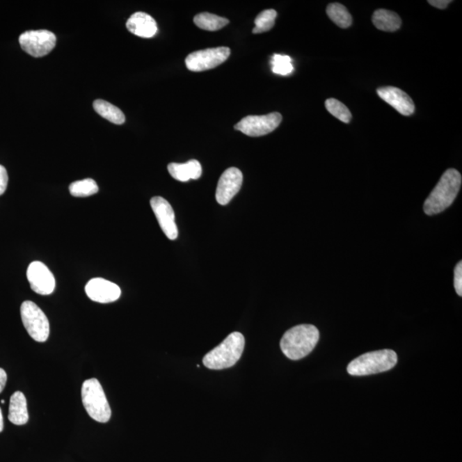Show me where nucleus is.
I'll list each match as a JSON object with an SVG mask.
<instances>
[{"mask_svg": "<svg viewBox=\"0 0 462 462\" xmlns=\"http://www.w3.org/2000/svg\"><path fill=\"white\" fill-rule=\"evenodd\" d=\"M22 321L33 340L46 342L49 337L50 324L47 317L33 301H26L21 305Z\"/></svg>", "mask_w": 462, "mask_h": 462, "instance_id": "nucleus-6", "label": "nucleus"}, {"mask_svg": "<svg viewBox=\"0 0 462 462\" xmlns=\"http://www.w3.org/2000/svg\"><path fill=\"white\" fill-rule=\"evenodd\" d=\"M7 381V374L3 369L0 368V393L5 389Z\"/></svg>", "mask_w": 462, "mask_h": 462, "instance_id": "nucleus-29", "label": "nucleus"}, {"mask_svg": "<svg viewBox=\"0 0 462 462\" xmlns=\"http://www.w3.org/2000/svg\"><path fill=\"white\" fill-rule=\"evenodd\" d=\"M94 108L97 113L115 125H122L125 122V116L117 106L103 99H96Z\"/></svg>", "mask_w": 462, "mask_h": 462, "instance_id": "nucleus-19", "label": "nucleus"}, {"mask_svg": "<svg viewBox=\"0 0 462 462\" xmlns=\"http://www.w3.org/2000/svg\"><path fill=\"white\" fill-rule=\"evenodd\" d=\"M230 55V49L225 47L193 51L186 58V66L190 72H205L221 65L228 59Z\"/></svg>", "mask_w": 462, "mask_h": 462, "instance_id": "nucleus-7", "label": "nucleus"}, {"mask_svg": "<svg viewBox=\"0 0 462 462\" xmlns=\"http://www.w3.org/2000/svg\"><path fill=\"white\" fill-rule=\"evenodd\" d=\"M126 27L130 33L141 38H152L158 31L157 22L145 13L133 14L127 21Z\"/></svg>", "mask_w": 462, "mask_h": 462, "instance_id": "nucleus-15", "label": "nucleus"}, {"mask_svg": "<svg viewBox=\"0 0 462 462\" xmlns=\"http://www.w3.org/2000/svg\"><path fill=\"white\" fill-rule=\"evenodd\" d=\"M461 175L456 169H449L443 173L440 180L424 201V212L433 216L452 206L461 186Z\"/></svg>", "mask_w": 462, "mask_h": 462, "instance_id": "nucleus-1", "label": "nucleus"}, {"mask_svg": "<svg viewBox=\"0 0 462 462\" xmlns=\"http://www.w3.org/2000/svg\"><path fill=\"white\" fill-rule=\"evenodd\" d=\"M397 353L391 349L369 352L349 364L346 371L352 376H367L387 372L396 366Z\"/></svg>", "mask_w": 462, "mask_h": 462, "instance_id": "nucleus-4", "label": "nucleus"}, {"mask_svg": "<svg viewBox=\"0 0 462 462\" xmlns=\"http://www.w3.org/2000/svg\"><path fill=\"white\" fill-rule=\"evenodd\" d=\"M372 20L376 28L385 32L397 31L401 25V18L397 13L385 9L375 10Z\"/></svg>", "mask_w": 462, "mask_h": 462, "instance_id": "nucleus-18", "label": "nucleus"}, {"mask_svg": "<svg viewBox=\"0 0 462 462\" xmlns=\"http://www.w3.org/2000/svg\"><path fill=\"white\" fill-rule=\"evenodd\" d=\"M57 38L49 31H26L19 37L22 49L35 58L44 57L54 49Z\"/></svg>", "mask_w": 462, "mask_h": 462, "instance_id": "nucleus-9", "label": "nucleus"}, {"mask_svg": "<svg viewBox=\"0 0 462 462\" xmlns=\"http://www.w3.org/2000/svg\"><path fill=\"white\" fill-rule=\"evenodd\" d=\"M244 176L241 171L236 167H230L222 174L219 178L217 190H216V200L218 203L225 206L230 202L234 196L240 191Z\"/></svg>", "mask_w": 462, "mask_h": 462, "instance_id": "nucleus-11", "label": "nucleus"}, {"mask_svg": "<svg viewBox=\"0 0 462 462\" xmlns=\"http://www.w3.org/2000/svg\"><path fill=\"white\" fill-rule=\"evenodd\" d=\"M150 204L163 232L170 240H176L178 237V230L176 221H175V212L173 207L170 206L168 201L160 196L152 198Z\"/></svg>", "mask_w": 462, "mask_h": 462, "instance_id": "nucleus-12", "label": "nucleus"}, {"mask_svg": "<svg viewBox=\"0 0 462 462\" xmlns=\"http://www.w3.org/2000/svg\"><path fill=\"white\" fill-rule=\"evenodd\" d=\"M168 171L176 180L188 182L199 179L202 174V167L199 161L192 159L185 164L171 163L168 166Z\"/></svg>", "mask_w": 462, "mask_h": 462, "instance_id": "nucleus-16", "label": "nucleus"}, {"mask_svg": "<svg viewBox=\"0 0 462 462\" xmlns=\"http://www.w3.org/2000/svg\"><path fill=\"white\" fill-rule=\"evenodd\" d=\"M245 338L240 333L229 335L221 344L203 358L204 366L212 370H222L236 365L244 353Z\"/></svg>", "mask_w": 462, "mask_h": 462, "instance_id": "nucleus-3", "label": "nucleus"}, {"mask_svg": "<svg viewBox=\"0 0 462 462\" xmlns=\"http://www.w3.org/2000/svg\"><path fill=\"white\" fill-rule=\"evenodd\" d=\"M193 22L197 27L207 31H217L225 27L229 24V20L225 17L217 16V15L204 13L197 15L193 18Z\"/></svg>", "mask_w": 462, "mask_h": 462, "instance_id": "nucleus-20", "label": "nucleus"}, {"mask_svg": "<svg viewBox=\"0 0 462 462\" xmlns=\"http://www.w3.org/2000/svg\"><path fill=\"white\" fill-rule=\"evenodd\" d=\"M431 6L436 7V8L445 10L447 6L449 5L452 1L450 0H430L428 1Z\"/></svg>", "mask_w": 462, "mask_h": 462, "instance_id": "nucleus-28", "label": "nucleus"}, {"mask_svg": "<svg viewBox=\"0 0 462 462\" xmlns=\"http://www.w3.org/2000/svg\"><path fill=\"white\" fill-rule=\"evenodd\" d=\"M3 429V419L2 415V410L0 408V432H2Z\"/></svg>", "mask_w": 462, "mask_h": 462, "instance_id": "nucleus-30", "label": "nucleus"}, {"mask_svg": "<svg viewBox=\"0 0 462 462\" xmlns=\"http://www.w3.org/2000/svg\"><path fill=\"white\" fill-rule=\"evenodd\" d=\"M326 107L328 111L339 120L349 124L351 120L352 115L344 104L336 99H328L326 102Z\"/></svg>", "mask_w": 462, "mask_h": 462, "instance_id": "nucleus-24", "label": "nucleus"}, {"mask_svg": "<svg viewBox=\"0 0 462 462\" xmlns=\"http://www.w3.org/2000/svg\"><path fill=\"white\" fill-rule=\"evenodd\" d=\"M271 63V70L275 74L288 76L294 72L292 61L289 56L274 54Z\"/></svg>", "mask_w": 462, "mask_h": 462, "instance_id": "nucleus-25", "label": "nucleus"}, {"mask_svg": "<svg viewBox=\"0 0 462 462\" xmlns=\"http://www.w3.org/2000/svg\"><path fill=\"white\" fill-rule=\"evenodd\" d=\"M89 299L99 303H111L121 296L119 287L104 278H93L85 287Z\"/></svg>", "mask_w": 462, "mask_h": 462, "instance_id": "nucleus-13", "label": "nucleus"}, {"mask_svg": "<svg viewBox=\"0 0 462 462\" xmlns=\"http://www.w3.org/2000/svg\"><path fill=\"white\" fill-rule=\"evenodd\" d=\"M81 400L88 415L100 423L110 420L111 410L102 385L96 379L86 380L81 387Z\"/></svg>", "mask_w": 462, "mask_h": 462, "instance_id": "nucleus-5", "label": "nucleus"}, {"mask_svg": "<svg viewBox=\"0 0 462 462\" xmlns=\"http://www.w3.org/2000/svg\"><path fill=\"white\" fill-rule=\"evenodd\" d=\"M8 419L17 426H22L29 421L27 400L21 391H17L10 397Z\"/></svg>", "mask_w": 462, "mask_h": 462, "instance_id": "nucleus-17", "label": "nucleus"}, {"mask_svg": "<svg viewBox=\"0 0 462 462\" xmlns=\"http://www.w3.org/2000/svg\"><path fill=\"white\" fill-rule=\"evenodd\" d=\"M1 404H6V401H5V400H1Z\"/></svg>", "mask_w": 462, "mask_h": 462, "instance_id": "nucleus-31", "label": "nucleus"}, {"mask_svg": "<svg viewBox=\"0 0 462 462\" xmlns=\"http://www.w3.org/2000/svg\"><path fill=\"white\" fill-rule=\"evenodd\" d=\"M378 95L383 102L388 103L398 113L404 116H410L415 113V106L413 99L400 88L395 87L379 88Z\"/></svg>", "mask_w": 462, "mask_h": 462, "instance_id": "nucleus-14", "label": "nucleus"}, {"mask_svg": "<svg viewBox=\"0 0 462 462\" xmlns=\"http://www.w3.org/2000/svg\"><path fill=\"white\" fill-rule=\"evenodd\" d=\"M99 192L96 182L91 178L72 182L70 185V195L74 197H88Z\"/></svg>", "mask_w": 462, "mask_h": 462, "instance_id": "nucleus-22", "label": "nucleus"}, {"mask_svg": "<svg viewBox=\"0 0 462 462\" xmlns=\"http://www.w3.org/2000/svg\"><path fill=\"white\" fill-rule=\"evenodd\" d=\"M454 286L459 296H462V262H460L454 268Z\"/></svg>", "mask_w": 462, "mask_h": 462, "instance_id": "nucleus-26", "label": "nucleus"}, {"mask_svg": "<svg viewBox=\"0 0 462 462\" xmlns=\"http://www.w3.org/2000/svg\"><path fill=\"white\" fill-rule=\"evenodd\" d=\"M7 184H8V174L5 167L0 166V196L6 192Z\"/></svg>", "mask_w": 462, "mask_h": 462, "instance_id": "nucleus-27", "label": "nucleus"}, {"mask_svg": "<svg viewBox=\"0 0 462 462\" xmlns=\"http://www.w3.org/2000/svg\"><path fill=\"white\" fill-rule=\"evenodd\" d=\"M27 278L33 292L42 296H48L54 292L56 282L54 276L46 264L33 262L27 270Z\"/></svg>", "mask_w": 462, "mask_h": 462, "instance_id": "nucleus-10", "label": "nucleus"}, {"mask_svg": "<svg viewBox=\"0 0 462 462\" xmlns=\"http://www.w3.org/2000/svg\"><path fill=\"white\" fill-rule=\"evenodd\" d=\"M326 13L330 19L336 24L338 27L346 29L352 24V16L348 9L341 3H330L327 6Z\"/></svg>", "mask_w": 462, "mask_h": 462, "instance_id": "nucleus-21", "label": "nucleus"}, {"mask_svg": "<svg viewBox=\"0 0 462 462\" xmlns=\"http://www.w3.org/2000/svg\"><path fill=\"white\" fill-rule=\"evenodd\" d=\"M282 119V115L278 113L263 116H248L234 125V129L248 136H263L274 132L280 125Z\"/></svg>", "mask_w": 462, "mask_h": 462, "instance_id": "nucleus-8", "label": "nucleus"}, {"mask_svg": "<svg viewBox=\"0 0 462 462\" xmlns=\"http://www.w3.org/2000/svg\"><path fill=\"white\" fill-rule=\"evenodd\" d=\"M277 11L273 9L264 10L255 18V27L253 33H262L271 31L274 27Z\"/></svg>", "mask_w": 462, "mask_h": 462, "instance_id": "nucleus-23", "label": "nucleus"}, {"mask_svg": "<svg viewBox=\"0 0 462 462\" xmlns=\"http://www.w3.org/2000/svg\"><path fill=\"white\" fill-rule=\"evenodd\" d=\"M319 340V331L314 326L300 325L289 329L282 337V353L290 360L303 359L314 349Z\"/></svg>", "mask_w": 462, "mask_h": 462, "instance_id": "nucleus-2", "label": "nucleus"}]
</instances>
